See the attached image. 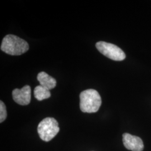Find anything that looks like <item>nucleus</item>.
I'll use <instances>...</instances> for the list:
<instances>
[{"mask_svg":"<svg viewBox=\"0 0 151 151\" xmlns=\"http://www.w3.org/2000/svg\"><path fill=\"white\" fill-rule=\"evenodd\" d=\"M29 49L27 42L15 35L9 34L2 40L1 49L11 55H20L26 53Z\"/></svg>","mask_w":151,"mask_h":151,"instance_id":"f257e3e1","label":"nucleus"},{"mask_svg":"<svg viewBox=\"0 0 151 151\" xmlns=\"http://www.w3.org/2000/svg\"><path fill=\"white\" fill-rule=\"evenodd\" d=\"M80 99V109L83 113L97 112L102 103L100 94L94 89H88L81 92Z\"/></svg>","mask_w":151,"mask_h":151,"instance_id":"f03ea898","label":"nucleus"},{"mask_svg":"<svg viewBox=\"0 0 151 151\" xmlns=\"http://www.w3.org/2000/svg\"><path fill=\"white\" fill-rule=\"evenodd\" d=\"M59 131L58 123L53 118H46L38 125V134L40 138L45 142L52 140Z\"/></svg>","mask_w":151,"mask_h":151,"instance_id":"7ed1b4c3","label":"nucleus"},{"mask_svg":"<svg viewBox=\"0 0 151 151\" xmlns=\"http://www.w3.org/2000/svg\"><path fill=\"white\" fill-rule=\"evenodd\" d=\"M97 50L110 60L122 61L125 60L126 55L122 49L116 45L105 42H99L96 44Z\"/></svg>","mask_w":151,"mask_h":151,"instance_id":"20e7f679","label":"nucleus"},{"mask_svg":"<svg viewBox=\"0 0 151 151\" xmlns=\"http://www.w3.org/2000/svg\"><path fill=\"white\" fill-rule=\"evenodd\" d=\"M12 98L15 102L20 105H27L31 101V87L25 85L21 89L15 88L12 92Z\"/></svg>","mask_w":151,"mask_h":151,"instance_id":"39448f33","label":"nucleus"},{"mask_svg":"<svg viewBox=\"0 0 151 151\" xmlns=\"http://www.w3.org/2000/svg\"><path fill=\"white\" fill-rule=\"evenodd\" d=\"M123 142L125 147L130 151H142L144 148L143 141L139 137L124 133L123 135Z\"/></svg>","mask_w":151,"mask_h":151,"instance_id":"423d86ee","label":"nucleus"},{"mask_svg":"<svg viewBox=\"0 0 151 151\" xmlns=\"http://www.w3.org/2000/svg\"><path fill=\"white\" fill-rule=\"evenodd\" d=\"M37 80L40 83V85L49 90L54 88L57 85L56 80L45 72H41L38 73Z\"/></svg>","mask_w":151,"mask_h":151,"instance_id":"0eeeda50","label":"nucleus"},{"mask_svg":"<svg viewBox=\"0 0 151 151\" xmlns=\"http://www.w3.org/2000/svg\"><path fill=\"white\" fill-rule=\"evenodd\" d=\"M34 94L35 97L39 101H42L44 99H48L51 96L50 90L42 86L41 85L37 86L35 88Z\"/></svg>","mask_w":151,"mask_h":151,"instance_id":"6e6552de","label":"nucleus"},{"mask_svg":"<svg viewBox=\"0 0 151 151\" xmlns=\"http://www.w3.org/2000/svg\"><path fill=\"white\" fill-rule=\"evenodd\" d=\"M7 117V111L5 104L2 101H0V122L2 123Z\"/></svg>","mask_w":151,"mask_h":151,"instance_id":"1a4fd4ad","label":"nucleus"}]
</instances>
